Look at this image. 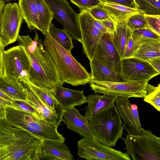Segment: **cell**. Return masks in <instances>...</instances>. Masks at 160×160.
I'll use <instances>...</instances> for the list:
<instances>
[{
    "instance_id": "1",
    "label": "cell",
    "mask_w": 160,
    "mask_h": 160,
    "mask_svg": "<svg viewBox=\"0 0 160 160\" xmlns=\"http://www.w3.org/2000/svg\"><path fill=\"white\" fill-rule=\"evenodd\" d=\"M42 141L0 118V160H39Z\"/></svg>"
},
{
    "instance_id": "2",
    "label": "cell",
    "mask_w": 160,
    "mask_h": 160,
    "mask_svg": "<svg viewBox=\"0 0 160 160\" xmlns=\"http://www.w3.org/2000/svg\"><path fill=\"white\" fill-rule=\"evenodd\" d=\"M17 40L23 48L28 58L29 80L31 82L49 90L55 84L62 82L52 57L37 32L33 39L29 35H19Z\"/></svg>"
},
{
    "instance_id": "3",
    "label": "cell",
    "mask_w": 160,
    "mask_h": 160,
    "mask_svg": "<svg viewBox=\"0 0 160 160\" xmlns=\"http://www.w3.org/2000/svg\"><path fill=\"white\" fill-rule=\"evenodd\" d=\"M43 42L54 61L62 82L76 86L91 82L90 74L85 67L48 33L45 36Z\"/></svg>"
},
{
    "instance_id": "4",
    "label": "cell",
    "mask_w": 160,
    "mask_h": 160,
    "mask_svg": "<svg viewBox=\"0 0 160 160\" xmlns=\"http://www.w3.org/2000/svg\"><path fill=\"white\" fill-rule=\"evenodd\" d=\"M4 118L12 125L23 129L42 141L53 140L64 142L54 123L36 118L32 114L11 105L4 106Z\"/></svg>"
},
{
    "instance_id": "5",
    "label": "cell",
    "mask_w": 160,
    "mask_h": 160,
    "mask_svg": "<svg viewBox=\"0 0 160 160\" xmlns=\"http://www.w3.org/2000/svg\"><path fill=\"white\" fill-rule=\"evenodd\" d=\"M87 119L95 139L101 144L114 147L122 138L123 123L115 103Z\"/></svg>"
},
{
    "instance_id": "6",
    "label": "cell",
    "mask_w": 160,
    "mask_h": 160,
    "mask_svg": "<svg viewBox=\"0 0 160 160\" xmlns=\"http://www.w3.org/2000/svg\"><path fill=\"white\" fill-rule=\"evenodd\" d=\"M140 134L122 138L127 153L133 160H160V138L148 129L141 128Z\"/></svg>"
},
{
    "instance_id": "7",
    "label": "cell",
    "mask_w": 160,
    "mask_h": 160,
    "mask_svg": "<svg viewBox=\"0 0 160 160\" xmlns=\"http://www.w3.org/2000/svg\"><path fill=\"white\" fill-rule=\"evenodd\" d=\"M148 81L128 80L121 82L91 81V89L95 93L117 97L143 98Z\"/></svg>"
},
{
    "instance_id": "8",
    "label": "cell",
    "mask_w": 160,
    "mask_h": 160,
    "mask_svg": "<svg viewBox=\"0 0 160 160\" xmlns=\"http://www.w3.org/2000/svg\"><path fill=\"white\" fill-rule=\"evenodd\" d=\"M4 73L3 76L15 82L24 79L29 80L30 63L22 46L18 45L4 51Z\"/></svg>"
},
{
    "instance_id": "9",
    "label": "cell",
    "mask_w": 160,
    "mask_h": 160,
    "mask_svg": "<svg viewBox=\"0 0 160 160\" xmlns=\"http://www.w3.org/2000/svg\"><path fill=\"white\" fill-rule=\"evenodd\" d=\"M78 154L87 160H130L126 152L104 145L95 138H83L77 143Z\"/></svg>"
},
{
    "instance_id": "10",
    "label": "cell",
    "mask_w": 160,
    "mask_h": 160,
    "mask_svg": "<svg viewBox=\"0 0 160 160\" xmlns=\"http://www.w3.org/2000/svg\"><path fill=\"white\" fill-rule=\"evenodd\" d=\"M46 0L52 12L54 18L62 24L72 38L81 42L79 13L74 10L66 0Z\"/></svg>"
},
{
    "instance_id": "11",
    "label": "cell",
    "mask_w": 160,
    "mask_h": 160,
    "mask_svg": "<svg viewBox=\"0 0 160 160\" xmlns=\"http://www.w3.org/2000/svg\"><path fill=\"white\" fill-rule=\"evenodd\" d=\"M23 20L17 3L5 4L0 18V37L5 46L17 41Z\"/></svg>"
},
{
    "instance_id": "12",
    "label": "cell",
    "mask_w": 160,
    "mask_h": 160,
    "mask_svg": "<svg viewBox=\"0 0 160 160\" xmlns=\"http://www.w3.org/2000/svg\"><path fill=\"white\" fill-rule=\"evenodd\" d=\"M78 18L83 51L91 61L93 59L97 48L104 33L95 26L92 17L87 11L80 10Z\"/></svg>"
},
{
    "instance_id": "13",
    "label": "cell",
    "mask_w": 160,
    "mask_h": 160,
    "mask_svg": "<svg viewBox=\"0 0 160 160\" xmlns=\"http://www.w3.org/2000/svg\"><path fill=\"white\" fill-rule=\"evenodd\" d=\"M121 61L122 74L127 81H149L160 74L145 60L132 56Z\"/></svg>"
},
{
    "instance_id": "14",
    "label": "cell",
    "mask_w": 160,
    "mask_h": 160,
    "mask_svg": "<svg viewBox=\"0 0 160 160\" xmlns=\"http://www.w3.org/2000/svg\"><path fill=\"white\" fill-rule=\"evenodd\" d=\"M93 59L123 76L121 59L109 34H103L97 48Z\"/></svg>"
},
{
    "instance_id": "15",
    "label": "cell",
    "mask_w": 160,
    "mask_h": 160,
    "mask_svg": "<svg viewBox=\"0 0 160 160\" xmlns=\"http://www.w3.org/2000/svg\"><path fill=\"white\" fill-rule=\"evenodd\" d=\"M129 98L118 97L115 104L124 123V129L128 134L138 135L142 127L139 116L138 108L137 105L131 103Z\"/></svg>"
},
{
    "instance_id": "16",
    "label": "cell",
    "mask_w": 160,
    "mask_h": 160,
    "mask_svg": "<svg viewBox=\"0 0 160 160\" xmlns=\"http://www.w3.org/2000/svg\"><path fill=\"white\" fill-rule=\"evenodd\" d=\"M63 83L62 82L56 84L49 90L63 111L87 102V97L84 95L83 90L68 89L62 86Z\"/></svg>"
},
{
    "instance_id": "17",
    "label": "cell",
    "mask_w": 160,
    "mask_h": 160,
    "mask_svg": "<svg viewBox=\"0 0 160 160\" xmlns=\"http://www.w3.org/2000/svg\"><path fill=\"white\" fill-rule=\"evenodd\" d=\"M62 121L69 129L83 138H95L87 118L85 115H82L75 107L63 111Z\"/></svg>"
},
{
    "instance_id": "18",
    "label": "cell",
    "mask_w": 160,
    "mask_h": 160,
    "mask_svg": "<svg viewBox=\"0 0 160 160\" xmlns=\"http://www.w3.org/2000/svg\"><path fill=\"white\" fill-rule=\"evenodd\" d=\"M41 159L72 160L73 157L64 142L46 140L42 141Z\"/></svg>"
},
{
    "instance_id": "19",
    "label": "cell",
    "mask_w": 160,
    "mask_h": 160,
    "mask_svg": "<svg viewBox=\"0 0 160 160\" xmlns=\"http://www.w3.org/2000/svg\"><path fill=\"white\" fill-rule=\"evenodd\" d=\"M19 82L27 92L26 99L25 101L33 107L40 114L43 120L54 123L58 127L60 124L61 120L38 98L26 79H20Z\"/></svg>"
},
{
    "instance_id": "20",
    "label": "cell",
    "mask_w": 160,
    "mask_h": 160,
    "mask_svg": "<svg viewBox=\"0 0 160 160\" xmlns=\"http://www.w3.org/2000/svg\"><path fill=\"white\" fill-rule=\"evenodd\" d=\"M132 34L138 45L132 57L145 60L160 57V40L141 37Z\"/></svg>"
},
{
    "instance_id": "21",
    "label": "cell",
    "mask_w": 160,
    "mask_h": 160,
    "mask_svg": "<svg viewBox=\"0 0 160 160\" xmlns=\"http://www.w3.org/2000/svg\"><path fill=\"white\" fill-rule=\"evenodd\" d=\"M87 97L85 116L87 118L107 110L115 103L118 97L98 94H90Z\"/></svg>"
},
{
    "instance_id": "22",
    "label": "cell",
    "mask_w": 160,
    "mask_h": 160,
    "mask_svg": "<svg viewBox=\"0 0 160 160\" xmlns=\"http://www.w3.org/2000/svg\"><path fill=\"white\" fill-rule=\"evenodd\" d=\"M90 64L91 81L121 82L127 81L123 76L96 59H93L90 61Z\"/></svg>"
},
{
    "instance_id": "23",
    "label": "cell",
    "mask_w": 160,
    "mask_h": 160,
    "mask_svg": "<svg viewBox=\"0 0 160 160\" xmlns=\"http://www.w3.org/2000/svg\"><path fill=\"white\" fill-rule=\"evenodd\" d=\"M101 5L108 13L115 25L127 21L132 16L142 12L138 9L115 3L102 2Z\"/></svg>"
},
{
    "instance_id": "24",
    "label": "cell",
    "mask_w": 160,
    "mask_h": 160,
    "mask_svg": "<svg viewBox=\"0 0 160 160\" xmlns=\"http://www.w3.org/2000/svg\"><path fill=\"white\" fill-rule=\"evenodd\" d=\"M26 80L38 98L62 121L63 111L51 94L50 90L34 85L29 80L26 79Z\"/></svg>"
},
{
    "instance_id": "25",
    "label": "cell",
    "mask_w": 160,
    "mask_h": 160,
    "mask_svg": "<svg viewBox=\"0 0 160 160\" xmlns=\"http://www.w3.org/2000/svg\"><path fill=\"white\" fill-rule=\"evenodd\" d=\"M18 5L23 20L31 30L38 29V14L36 0H18Z\"/></svg>"
},
{
    "instance_id": "26",
    "label": "cell",
    "mask_w": 160,
    "mask_h": 160,
    "mask_svg": "<svg viewBox=\"0 0 160 160\" xmlns=\"http://www.w3.org/2000/svg\"><path fill=\"white\" fill-rule=\"evenodd\" d=\"M0 90L12 100H26L27 91L20 82L12 81L4 76L0 77Z\"/></svg>"
},
{
    "instance_id": "27",
    "label": "cell",
    "mask_w": 160,
    "mask_h": 160,
    "mask_svg": "<svg viewBox=\"0 0 160 160\" xmlns=\"http://www.w3.org/2000/svg\"><path fill=\"white\" fill-rule=\"evenodd\" d=\"M38 14V29L45 36L48 32L52 20V11L46 0H36Z\"/></svg>"
},
{
    "instance_id": "28",
    "label": "cell",
    "mask_w": 160,
    "mask_h": 160,
    "mask_svg": "<svg viewBox=\"0 0 160 160\" xmlns=\"http://www.w3.org/2000/svg\"><path fill=\"white\" fill-rule=\"evenodd\" d=\"M130 32L127 26V21H124L116 24L114 35H110L121 59L123 58L128 38Z\"/></svg>"
},
{
    "instance_id": "29",
    "label": "cell",
    "mask_w": 160,
    "mask_h": 160,
    "mask_svg": "<svg viewBox=\"0 0 160 160\" xmlns=\"http://www.w3.org/2000/svg\"><path fill=\"white\" fill-rule=\"evenodd\" d=\"M48 33L63 48L71 52L74 48L72 38L65 30L57 28L52 22Z\"/></svg>"
},
{
    "instance_id": "30",
    "label": "cell",
    "mask_w": 160,
    "mask_h": 160,
    "mask_svg": "<svg viewBox=\"0 0 160 160\" xmlns=\"http://www.w3.org/2000/svg\"><path fill=\"white\" fill-rule=\"evenodd\" d=\"M138 10L144 14L160 15V0H134Z\"/></svg>"
},
{
    "instance_id": "31",
    "label": "cell",
    "mask_w": 160,
    "mask_h": 160,
    "mask_svg": "<svg viewBox=\"0 0 160 160\" xmlns=\"http://www.w3.org/2000/svg\"><path fill=\"white\" fill-rule=\"evenodd\" d=\"M146 94L143 100L150 104L158 111H160V84L155 87L147 83L146 87Z\"/></svg>"
},
{
    "instance_id": "32",
    "label": "cell",
    "mask_w": 160,
    "mask_h": 160,
    "mask_svg": "<svg viewBox=\"0 0 160 160\" xmlns=\"http://www.w3.org/2000/svg\"><path fill=\"white\" fill-rule=\"evenodd\" d=\"M129 30L131 32L139 29L147 28L144 14L140 12L135 14L127 21Z\"/></svg>"
},
{
    "instance_id": "33",
    "label": "cell",
    "mask_w": 160,
    "mask_h": 160,
    "mask_svg": "<svg viewBox=\"0 0 160 160\" xmlns=\"http://www.w3.org/2000/svg\"><path fill=\"white\" fill-rule=\"evenodd\" d=\"M11 106L32 114L36 118L43 119L37 111L32 106L23 100H12L10 102Z\"/></svg>"
},
{
    "instance_id": "34",
    "label": "cell",
    "mask_w": 160,
    "mask_h": 160,
    "mask_svg": "<svg viewBox=\"0 0 160 160\" xmlns=\"http://www.w3.org/2000/svg\"><path fill=\"white\" fill-rule=\"evenodd\" d=\"M147 28L160 35V15L144 14Z\"/></svg>"
},
{
    "instance_id": "35",
    "label": "cell",
    "mask_w": 160,
    "mask_h": 160,
    "mask_svg": "<svg viewBox=\"0 0 160 160\" xmlns=\"http://www.w3.org/2000/svg\"><path fill=\"white\" fill-rule=\"evenodd\" d=\"M80 10L88 11L95 7L100 5L102 0H69Z\"/></svg>"
},
{
    "instance_id": "36",
    "label": "cell",
    "mask_w": 160,
    "mask_h": 160,
    "mask_svg": "<svg viewBox=\"0 0 160 160\" xmlns=\"http://www.w3.org/2000/svg\"><path fill=\"white\" fill-rule=\"evenodd\" d=\"M87 11L93 18L98 20H112L108 13L101 5Z\"/></svg>"
},
{
    "instance_id": "37",
    "label": "cell",
    "mask_w": 160,
    "mask_h": 160,
    "mask_svg": "<svg viewBox=\"0 0 160 160\" xmlns=\"http://www.w3.org/2000/svg\"><path fill=\"white\" fill-rule=\"evenodd\" d=\"M132 33L141 37L160 40V35L147 28L136 30Z\"/></svg>"
},
{
    "instance_id": "38",
    "label": "cell",
    "mask_w": 160,
    "mask_h": 160,
    "mask_svg": "<svg viewBox=\"0 0 160 160\" xmlns=\"http://www.w3.org/2000/svg\"><path fill=\"white\" fill-rule=\"evenodd\" d=\"M137 48V45L131 32L128 38L123 58L132 56Z\"/></svg>"
},
{
    "instance_id": "39",
    "label": "cell",
    "mask_w": 160,
    "mask_h": 160,
    "mask_svg": "<svg viewBox=\"0 0 160 160\" xmlns=\"http://www.w3.org/2000/svg\"><path fill=\"white\" fill-rule=\"evenodd\" d=\"M103 2L111 3L122 5L129 8L138 9L134 0H102Z\"/></svg>"
},
{
    "instance_id": "40",
    "label": "cell",
    "mask_w": 160,
    "mask_h": 160,
    "mask_svg": "<svg viewBox=\"0 0 160 160\" xmlns=\"http://www.w3.org/2000/svg\"><path fill=\"white\" fill-rule=\"evenodd\" d=\"M99 21L102 24L109 34L111 36L114 35L115 29V25L112 20Z\"/></svg>"
},
{
    "instance_id": "41",
    "label": "cell",
    "mask_w": 160,
    "mask_h": 160,
    "mask_svg": "<svg viewBox=\"0 0 160 160\" xmlns=\"http://www.w3.org/2000/svg\"><path fill=\"white\" fill-rule=\"evenodd\" d=\"M5 46L0 37V77L4 75L3 58Z\"/></svg>"
},
{
    "instance_id": "42",
    "label": "cell",
    "mask_w": 160,
    "mask_h": 160,
    "mask_svg": "<svg viewBox=\"0 0 160 160\" xmlns=\"http://www.w3.org/2000/svg\"><path fill=\"white\" fill-rule=\"evenodd\" d=\"M154 68L160 73V57L155 58L146 60Z\"/></svg>"
},
{
    "instance_id": "43",
    "label": "cell",
    "mask_w": 160,
    "mask_h": 160,
    "mask_svg": "<svg viewBox=\"0 0 160 160\" xmlns=\"http://www.w3.org/2000/svg\"><path fill=\"white\" fill-rule=\"evenodd\" d=\"M92 19L94 25L97 29L104 33H108L103 26L98 20L94 19L92 17Z\"/></svg>"
},
{
    "instance_id": "44",
    "label": "cell",
    "mask_w": 160,
    "mask_h": 160,
    "mask_svg": "<svg viewBox=\"0 0 160 160\" xmlns=\"http://www.w3.org/2000/svg\"><path fill=\"white\" fill-rule=\"evenodd\" d=\"M0 97L2 99L7 101L9 102H11L12 99L9 98L8 97L4 94L0 90Z\"/></svg>"
},
{
    "instance_id": "45",
    "label": "cell",
    "mask_w": 160,
    "mask_h": 160,
    "mask_svg": "<svg viewBox=\"0 0 160 160\" xmlns=\"http://www.w3.org/2000/svg\"><path fill=\"white\" fill-rule=\"evenodd\" d=\"M6 105H11V102L0 97V105L4 106Z\"/></svg>"
},
{
    "instance_id": "46",
    "label": "cell",
    "mask_w": 160,
    "mask_h": 160,
    "mask_svg": "<svg viewBox=\"0 0 160 160\" xmlns=\"http://www.w3.org/2000/svg\"><path fill=\"white\" fill-rule=\"evenodd\" d=\"M4 106L0 105V118L4 117Z\"/></svg>"
},
{
    "instance_id": "47",
    "label": "cell",
    "mask_w": 160,
    "mask_h": 160,
    "mask_svg": "<svg viewBox=\"0 0 160 160\" xmlns=\"http://www.w3.org/2000/svg\"><path fill=\"white\" fill-rule=\"evenodd\" d=\"M5 4V1L2 0H0V18L3 8Z\"/></svg>"
},
{
    "instance_id": "48",
    "label": "cell",
    "mask_w": 160,
    "mask_h": 160,
    "mask_svg": "<svg viewBox=\"0 0 160 160\" xmlns=\"http://www.w3.org/2000/svg\"><path fill=\"white\" fill-rule=\"evenodd\" d=\"M2 0L4 1H5L8 2H11L12 1H17V0Z\"/></svg>"
}]
</instances>
